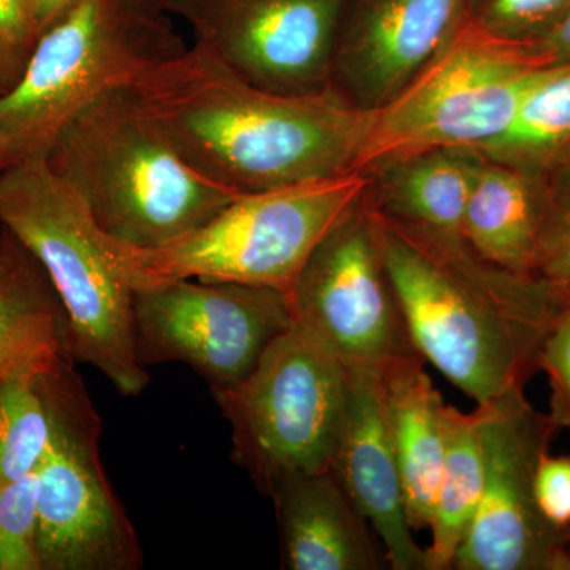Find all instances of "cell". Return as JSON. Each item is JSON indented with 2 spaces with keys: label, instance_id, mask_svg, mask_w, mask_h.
Returning <instances> with one entry per match:
<instances>
[{
  "label": "cell",
  "instance_id": "obj_11",
  "mask_svg": "<svg viewBox=\"0 0 570 570\" xmlns=\"http://www.w3.org/2000/svg\"><path fill=\"white\" fill-rule=\"evenodd\" d=\"M288 298L296 324L348 370L382 373L419 355L366 198L318 243Z\"/></svg>",
  "mask_w": 570,
  "mask_h": 570
},
{
  "label": "cell",
  "instance_id": "obj_20",
  "mask_svg": "<svg viewBox=\"0 0 570 570\" xmlns=\"http://www.w3.org/2000/svg\"><path fill=\"white\" fill-rule=\"evenodd\" d=\"M56 352L71 355L61 298L36 255L0 227V374Z\"/></svg>",
  "mask_w": 570,
  "mask_h": 570
},
{
  "label": "cell",
  "instance_id": "obj_24",
  "mask_svg": "<svg viewBox=\"0 0 570 570\" xmlns=\"http://www.w3.org/2000/svg\"><path fill=\"white\" fill-rule=\"evenodd\" d=\"M570 10V0H468L464 24L490 39L530 47Z\"/></svg>",
  "mask_w": 570,
  "mask_h": 570
},
{
  "label": "cell",
  "instance_id": "obj_1",
  "mask_svg": "<svg viewBox=\"0 0 570 570\" xmlns=\"http://www.w3.org/2000/svg\"><path fill=\"white\" fill-rule=\"evenodd\" d=\"M129 88L187 164L242 195L356 171L374 121L333 88H257L198 43Z\"/></svg>",
  "mask_w": 570,
  "mask_h": 570
},
{
  "label": "cell",
  "instance_id": "obj_13",
  "mask_svg": "<svg viewBox=\"0 0 570 570\" xmlns=\"http://www.w3.org/2000/svg\"><path fill=\"white\" fill-rule=\"evenodd\" d=\"M348 0H193L195 43L265 91L306 96L332 88Z\"/></svg>",
  "mask_w": 570,
  "mask_h": 570
},
{
  "label": "cell",
  "instance_id": "obj_23",
  "mask_svg": "<svg viewBox=\"0 0 570 570\" xmlns=\"http://www.w3.org/2000/svg\"><path fill=\"white\" fill-rule=\"evenodd\" d=\"M66 354L32 356L0 374V487L36 472L47 453L51 414L43 376Z\"/></svg>",
  "mask_w": 570,
  "mask_h": 570
},
{
  "label": "cell",
  "instance_id": "obj_4",
  "mask_svg": "<svg viewBox=\"0 0 570 570\" xmlns=\"http://www.w3.org/2000/svg\"><path fill=\"white\" fill-rule=\"evenodd\" d=\"M0 227L50 276L69 318L75 362L99 370L121 395H140L151 377L135 355V288L118 242L100 230L80 195L45 157L0 170Z\"/></svg>",
  "mask_w": 570,
  "mask_h": 570
},
{
  "label": "cell",
  "instance_id": "obj_9",
  "mask_svg": "<svg viewBox=\"0 0 570 570\" xmlns=\"http://www.w3.org/2000/svg\"><path fill=\"white\" fill-rule=\"evenodd\" d=\"M58 356L45 371L51 438L37 469L43 570H138L142 549L100 459L102 420L75 371Z\"/></svg>",
  "mask_w": 570,
  "mask_h": 570
},
{
  "label": "cell",
  "instance_id": "obj_31",
  "mask_svg": "<svg viewBox=\"0 0 570 570\" xmlns=\"http://www.w3.org/2000/svg\"><path fill=\"white\" fill-rule=\"evenodd\" d=\"M75 0H32L33 13H36L37 28L43 32L48 26L58 20L69 9Z\"/></svg>",
  "mask_w": 570,
  "mask_h": 570
},
{
  "label": "cell",
  "instance_id": "obj_8",
  "mask_svg": "<svg viewBox=\"0 0 570 570\" xmlns=\"http://www.w3.org/2000/svg\"><path fill=\"white\" fill-rule=\"evenodd\" d=\"M554 67L539 62L527 47L461 26L395 99L374 111L356 171L430 149L480 151L512 126Z\"/></svg>",
  "mask_w": 570,
  "mask_h": 570
},
{
  "label": "cell",
  "instance_id": "obj_14",
  "mask_svg": "<svg viewBox=\"0 0 570 570\" xmlns=\"http://www.w3.org/2000/svg\"><path fill=\"white\" fill-rule=\"evenodd\" d=\"M468 0H348L337 33L332 88L376 111L452 41Z\"/></svg>",
  "mask_w": 570,
  "mask_h": 570
},
{
  "label": "cell",
  "instance_id": "obj_26",
  "mask_svg": "<svg viewBox=\"0 0 570 570\" xmlns=\"http://www.w3.org/2000/svg\"><path fill=\"white\" fill-rule=\"evenodd\" d=\"M551 193H543V224L535 276L560 291L570 287V160Z\"/></svg>",
  "mask_w": 570,
  "mask_h": 570
},
{
  "label": "cell",
  "instance_id": "obj_12",
  "mask_svg": "<svg viewBox=\"0 0 570 570\" xmlns=\"http://www.w3.org/2000/svg\"><path fill=\"white\" fill-rule=\"evenodd\" d=\"M483 412L485 483L456 570H570L564 530L540 512L535 475L558 428L515 390Z\"/></svg>",
  "mask_w": 570,
  "mask_h": 570
},
{
  "label": "cell",
  "instance_id": "obj_21",
  "mask_svg": "<svg viewBox=\"0 0 570 570\" xmlns=\"http://www.w3.org/2000/svg\"><path fill=\"white\" fill-rule=\"evenodd\" d=\"M485 483L483 412L445 407V460L439 483L426 570L453 569L456 553L478 513Z\"/></svg>",
  "mask_w": 570,
  "mask_h": 570
},
{
  "label": "cell",
  "instance_id": "obj_30",
  "mask_svg": "<svg viewBox=\"0 0 570 570\" xmlns=\"http://www.w3.org/2000/svg\"><path fill=\"white\" fill-rule=\"evenodd\" d=\"M527 50L546 66L570 63V10L542 39L527 47Z\"/></svg>",
  "mask_w": 570,
  "mask_h": 570
},
{
  "label": "cell",
  "instance_id": "obj_29",
  "mask_svg": "<svg viewBox=\"0 0 570 570\" xmlns=\"http://www.w3.org/2000/svg\"><path fill=\"white\" fill-rule=\"evenodd\" d=\"M535 498L553 527H570V456H543L535 475Z\"/></svg>",
  "mask_w": 570,
  "mask_h": 570
},
{
  "label": "cell",
  "instance_id": "obj_15",
  "mask_svg": "<svg viewBox=\"0 0 570 570\" xmlns=\"http://www.w3.org/2000/svg\"><path fill=\"white\" fill-rule=\"evenodd\" d=\"M347 371L346 411L330 471L376 532L390 569L426 570L425 549L414 539L407 520L381 373Z\"/></svg>",
  "mask_w": 570,
  "mask_h": 570
},
{
  "label": "cell",
  "instance_id": "obj_18",
  "mask_svg": "<svg viewBox=\"0 0 570 570\" xmlns=\"http://www.w3.org/2000/svg\"><path fill=\"white\" fill-rule=\"evenodd\" d=\"M390 434L395 445L412 530H430L445 460V407L420 355L381 373Z\"/></svg>",
  "mask_w": 570,
  "mask_h": 570
},
{
  "label": "cell",
  "instance_id": "obj_10",
  "mask_svg": "<svg viewBox=\"0 0 570 570\" xmlns=\"http://www.w3.org/2000/svg\"><path fill=\"white\" fill-rule=\"evenodd\" d=\"M294 321L288 295L261 285L171 279L134 292L138 363H184L212 390L245 381Z\"/></svg>",
  "mask_w": 570,
  "mask_h": 570
},
{
  "label": "cell",
  "instance_id": "obj_2",
  "mask_svg": "<svg viewBox=\"0 0 570 570\" xmlns=\"http://www.w3.org/2000/svg\"><path fill=\"white\" fill-rule=\"evenodd\" d=\"M373 213L419 355L475 404L523 390L560 322L562 291L490 264L464 238L426 234Z\"/></svg>",
  "mask_w": 570,
  "mask_h": 570
},
{
  "label": "cell",
  "instance_id": "obj_28",
  "mask_svg": "<svg viewBox=\"0 0 570 570\" xmlns=\"http://www.w3.org/2000/svg\"><path fill=\"white\" fill-rule=\"evenodd\" d=\"M539 371L550 382L551 422L558 430L570 428V326L561 317L540 352Z\"/></svg>",
  "mask_w": 570,
  "mask_h": 570
},
{
  "label": "cell",
  "instance_id": "obj_33",
  "mask_svg": "<svg viewBox=\"0 0 570 570\" xmlns=\"http://www.w3.org/2000/svg\"><path fill=\"white\" fill-rule=\"evenodd\" d=\"M561 318L570 326V294L562 292Z\"/></svg>",
  "mask_w": 570,
  "mask_h": 570
},
{
  "label": "cell",
  "instance_id": "obj_6",
  "mask_svg": "<svg viewBox=\"0 0 570 570\" xmlns=\"http://www.w3.org/2000/svg\"><path fill=\"white\" fill-rule=\"evenodd\" d=\"M370 176L335 178L239 195L208 223L159 249L119 255L134 288L171 279L261 285L291 294L311 254L363 204Z\"/></svg>",
  "mask_w": 570,
  "mask_h": 570
},
{
  "label": "cell",
  "instance_id": "obj_19",
  "mask_svg": "<svg viewBox=\"0 0 570 570\" xmlns=\"http://www.w3.org/2000/svg\"><path fill=\"white\" fill-rule=\"evenodd\" d=\"M542 224L543 190L532 176L483 156L463 220L474 253L510 273L535 276Z\"/></svg>",
  "mask_w": 570,
  "mask_h": 570
},
{
  "label": "cell",
  "instance_id": "obj_37",
  "mask_svg": "<svg viewBox=\"0 0 570 570\" xmlns=\"http://www.w3.org/2000/svg\"><path fill=\"white\" fill-rule=\"evenodd\" d=\"M0 145H2V146H3V142H2V140H0ZM3 148H6V146H3ZM7 154H9V153H7Z\"/></svg>",
  "mask_w": 570,
  "mask_h": 570
},
{
  "label": "cell",
  "instance_id": "obj_5",
  "mask_svg": "<svg viewBox=\"0 0 570 570\" xmlns=\"http://www.w3.org/2000/svg\"><path fill=\"white\" fill-rule=\"evenodd\" d=\"M186 48L168 14L142 0H75L40 33L21 80L0 97L10 165L47 156L82 108Z\"/></svg>",
  "mask_w": 570,
  "mask_h": 570
},
{
  "label": "cell",
  "instance_id": "obj_3",
  "mask_svg": "<svg viewBox=\"0 0 570 570\" xmlns=\"http://www.w3.org/2000/svg\"><path fill=\"white\" fill-rule=\"evenodd\" d=\"M45 159L100 230L132 249L171 245L242 195L187 164L129 86L77 112Z\"/></svg>",
  "mask_w": 570,
  "mask_h": 570
},
{
  "label": "cell",
  "instance_id": "obj_35",
  "mask_svg": "<svg viewBox=\"0 0 570 570\" xmlns=\"http://www.w3.org/2000/svg\"><path fill=\"white\" fill-rule=\"evenodd\" d=\"M564 550L570 566V527L564 530Z\"/></svg>",
  "mask_w": 570,
  "mask_h": 570
},
{
  "label": "cell",
  "instance_id": "obj_36",
  "mask_svg": "<svg viewBox=\"0 0 570 570\" xmlns=\"http://www.w3.org/2000/svg\"><path fill=\"white\" fill-rule=\"evenodd\" d=\"M562 292H566V294H570V287L566 288V291H562Z\"/></svg>",
  "mask_w": 570,
  "mask_h": 570
},
{
  "label": "cell",
  "instance_id": "obj_17",
  "mask_svg": "<svg viewBox=\"0 0 570 570\" xmlns=\"http://www.w3.org/2000/svg\"><path fill=\"white\" fill-rule=\"evenodd\" d=\"M483 163L471 148L430 149L370 168L366 202L397 225L450 238H464L469 195Z\"/></svg>",
  "mask_w": 570,
  "mask_h": 570
},
{
  "label": "cell",
  "instance_id": "obj_25",
  "mask_svg": "<svg viewBox=\"0 0 570 570\" xmlns=\"http://www.w3.org/2000/svg\"><path fill=\"white\" fill-rule=\"evenodd\" d=\"M37 471L0 487V570H43L37 550Z\"/></svg>",
  "mask_w": 570,
  "mask_h": 570
},
{
  "label": "cell",
  "instance_id": "obj_32",
  "mask_svg": "<svg viewBox=\"0 0 570 570\" xmlns=\"http://www.w3.org/2000/svg\"><path fill=\"white\" fill-rule=\"evenodd\" d=\"M142 2L148 3L153 9L164 11V13H175L186 18L193 0H142Z\"/></svg>",
  "mask_w": 570,
  "mask_h": 570
},
{
  "label": "cell",
  "instance_id": "obj_27",
  "mask_svg": "<svg viewBox=\"0 0 570 570\" xmlns=\"http://www.w3.org/2000/svg\"><path fill=\"white\" fill-rule=\"evenodd\" d=\"M39 37L32 0H0V97L21 80Z\"/></svg>",
  "mask_w": 570,
  "mask_h": 570
},
{
  "label": "cell",
  "instance_id": "obj_16",
  "mask_svg": "<svg viewBox=\"0 0 570 570\" xmlns=\"http://www.w3.org/2000/svg\"><path fill=\"white\" fill-rule=\"evenodd\" d=\"M272 499L283 569H390L376 532L330 469L288 480Z\"/></svg>",
  "mask_w": 570,
  "mask_h": 570
},
{
  "label": "cell",
  "instance_id": "obj_7",
  "mask_svg": "<svg viewBox=\"0 0 570 570\" xmlns=\"http://www.w3.org/2000/svg\"><path fill=\"white\" fill-rule=\"evenodd\" d=\"M347 389V367L294 321L245 381L212 390L232 425V460L261 493L330 469Z\"/></svg>",
  "mask_w": 570,
  "mask_h": 570
},
{
  "label": "cell",
  "instance_id": "obj_22",
  "mask_svg": "<svg viewBox=\"0 0 570 570\" xmlns=\"http://www.w3.org/2000/svg\"><path fill=\"white\" fill-rule=\"evenodd\" d=\"M480 153L534 176L570 160V63L557 66L524 100L515 121Z\"/></svg>",
  "mask_w": 570,
  "mask_h": 570
},
{
  "label": "cell",
  "instance_id": "obj_34",
  "mask_svg": "<svg viewBox=\"0 0 570 570\" xmlns=\"http://www.w3.org/2000/svg\"><path fill=\"white\" fill-rule=\"evenodd\" d=\"M9 165H10L9 154H7V149L3 148L2 145H0V170H2V168L9 167Z\"/></svg>",
  "mask_w": 570,
  "mask_h": 570
}]
</instances>
